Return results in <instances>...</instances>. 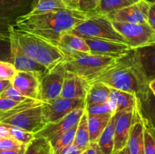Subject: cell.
Listing matches in <instances>:
<instances>
[{
	"label": "cell",
	"mask_w": 155,
	"mask_h": 154,
	"mask_svg": "<svg viewBox=\"0 0 155 154\" xmlns=\"http://www.w3.org/2000/svg\"><path fill=\"white\" fill-rule=\"evenodd\" d=\"M91 14L92 11L72 9H63L40 14L27 13L16 18L15 27L58 46L63 35L70 33L76 26L87 20Z\"/></svg>",
	"instance_id": "obj_1"
},
{
	"label": "cell",
	"mask_w": 155,
	"mask_h": 154,
	"mask_svg": "<svg viewBox=\"0 0 155 154\" xmlns=\"http://www.w3.org/2000/svg\"><path fill=\"white\" fill-rule=\"evenodd\" d=\"M100 82L111 88L130 92L137 98L149 89V81L137 50H132L97 74L89 83Z\"/></svg>",
	"instance_id": "obj_2"
},
{
	"label": "cell",
	"mask_w": 155,
	"mask_h": 154,
	"mask_svg": "<svg viewBox=\"0 0 155 154\" xmlns=\"http://www.w3.org/2000/svg\"><path fill=\"white\" fill-rule=\"evenodd\" d=\"M12 28L24 54L48 71L64 61V55L57 45L15 26H12Z\"/></svg>",
	"instance_id": "obj_3"
},
{
	"label": "cell",
	"mask_w": 155,
	"mask_h": 154,
	"mask_svg": "<svg viewBox=\"0 0 155 154\" xmlns=\"http://www.w3.org/2000/svg\"><path fill=\"white\" fill-rule=\"evenodd\" d=\"M117 59L86 53H76L65 56L62 64L66 72L82 77L89 82Z\"/></svg>",
	"instance_id": "obj_4"
},
{
	"label": "cell",
	"mask_w": 155,
	"mask_h": 154,
	"mask_svg": "<svg viewBox=\"0 0 155 154\" xmlns=\"http://www.w3.org/2000/svg\"><path fill=\"white\" fill-rule=\"evenodd\" d=\"M71 33L83 39H99L126 42L124 38L117 31L107 15L92 11L86 21L76 26Z\"/></svg>",
	"instance_id": "obj_5"
},
{
	"label": "cell",
	"mask_w": 155,
	"mask_h": 154,
	"mask_svg": "<svg viewBox=\"0 0 155 154\" xmlns=\"http://www.w3.org/2000/svg\"><path fill=\"white\" fill-rule=\"evenodd\" d=\"M117 31L124 38L133 50L155 44V31L148 24L114 22Z\"/></svg>",
	"instance_id": "obj_6"
},
{
	"label": "cell",
	"mask_w": 155,
	"mask_h": 154,
	"mask_svg": "<svg viewBox=\"0 0 155 154\" xmlns=\"http://www.w3.org/2000/svg\"><path fill=\"white\" fill-rule=\"evenodd\" d=\"M66 73L61 63L42 75L39 86V101L48 103L60 98Z\"/></svg>",
	"instance_id": "obj_7"
},
{
	"label": "cell",
	"mask_w": 155,
	"mask_h": 154,
	"mask_svg": "<svg viewBox=\"0 0 155 154\" xmlns=\"http://www.w3.org/2000/svg\"><path fill=\"white\" fill-rule=\"evenodd\" d=\"M7 125L18 127L36 134L47 125L42 113V105L27 109L0 121Z\"/></svg>",
	"instance_id": "obj_8"
},
{
	"label": "cell",
	"mask_w": 155,
	"mask_h": 154,
	"mask_svg": "<svg viewBox=\"0 0 155 154\" xmlns=\"http://www.w3.org/2000/svg\"><path fill=\"white\" fill-rule=\"evenodd\" d=\"M86 107L85 100L67 99L60 97L42 105V113L46 124L55 122L78 108Z\"/></svg>",
	"instance_id": "obj_9"
},
{
	"label": "cell",
	"mask_w": 155,
	"mask_h": 154,
	"mask_svg": "<svg viewBox=\"0 0 155 154\" xmlns=\"http://www.w3.org/2000/svg\"><path fill=\"white\" fill-rule=\"evenodd\" d=\"M8 38L10 43L11 59L12 63L15 65L18 70L36 72L42 75L48 72V70L45 66L34 61L24 54L18 43V38L12 30V26L8 28Z\"/></svg>",
	"instance_id": "obj_10"
},
{
	"label": "cell",
	"mask_w": 155,
	"mask_h": 154,
	"mask_svg": "<svg viewBox=\"0 0 155 154\" xmlns=\"http://www.w3.org/2000/svg\"><path fill=\"white\" fill-rule=\"evenodd\" d=\"M150 5V2L147 0H141L125 8L108 14L107 17L114 22L148 24Z\"/></svg>",
	"instance_id": "obj_11"
},
{
	"label": "cell",
	"mask_w": 155,
	"mask_h": 154,
	"mask_svg": "<svg viewBox=\"0 0 155 154\" xmlns=\"http://www.w3.org/2000/svg\"><path fill=\"white\" fill-rule=\"evenodd\" d=\"M136 109L126 110L114 113V152H118L127 146L130 130L133 125Z\"/></svg>",
	"instance_id": "obj_12"
},
{
	"label": "cell",
	"mask_w": 155,
	"mask_h": 154,
	"mask_svg": "<svg viewBox=\"0 0 155 154\" xmlns=\"http://www.w3.org/2000/svg\"><path fill=\"white\" fill-rule=\"evenodd\" d=\"M93 55L120 58L131 51L132 48L127 42L99 39H85Z\"/></svg>",
	"instance_id": "obj_13"
},
{
	"label": "cell",
	"mask_w": 155,
	"mask_h": 154,
	"mask_svg": "<svg viewBox=\"0 0 155 154\" xmlns=\"http://www.w3.org/2000/svg\"><path fill=\"white\" fill-rule=\"evenodd\" d=\"M86 107L78 108L70 113L63 119L55 122L47 124L43 129L36 133V137H43L47 139L48 141L55 138L61 134L65 132L74 125H77L84 113Z\"/></svg>",
	"instance_id": "obj_14"
},
{
	"label": "cell",
	"mask_w": 155,
	"mask_h": 154,
	"mask_svg": "<svg viewBox=\"0 0 155 154\" xmlns=\"http://www.w3.org/2000/svg\"><path fill=\"white\" fill-rule=\"evenodd\" d=\"M42 75L36 72L18 70L12 80V85L24 96L39 100V86Z\"/></svg>",
	"instance_id": "obj_15"
},
{
	"label": "cell",
	"mask_w": 155,
	"mask_h": 154,
	"mask_svg": "<svg viewBox=\"0 0 155 154\" xmlns=\"http://www.w3.org/2000/svg\"><path fill=\"white\" fill-rule=\"evenodd\" d=\"M89 83L82 77L67 72L61 97L67 99H86Z\"/></svg>",
	"instance_id": "obj_16"
},
{
	"label": "cell",
	"mask_w": 155,
	"mask_h": 154,
	"mask_svg": "<svg viewBox=\"0 0 155 154\" xmlns=\"http://www.w3.org/2000/svg\"><path fill=\"white\" fill-rule=\"evenodd\" d=\"M145 123H144L139 108L135 113L134 120L130 130L127 147L130 154H145Z\"/></svg>",
	"instance_id": "obj_17"
},
{
	"label": "cell",
	"mask_w": 155,
	"mask_h": 154,
	"mask_svg": "<svg viewBox=\"0 0 155 154\" xmlns=\"http://www.w3.org/2000/svg\"><path fill=\"white\" fill-rule=\"evenodd\" d=\"M58 47L64 57L76 53L90 54V48L86 39L71 33H68L61 36Z\"/></svg>",
	"instance_id": "obj_18"
},
{
	"label": "cell",
	"mask_w": 155,
	"mask_h": 154,
	"mask_svg": "<svg viewBox=\"0 0 155 154\" xmlns=\"http://www.w3.org/2000/svg\"><path fill=\"white\" fill-rule=\"evenodd\" d=\"M138 108L145 126L155 133V96L150 88L138 98Z\"/></svg>",
	"instance_id": "obj_19"
},
{
	"label": "cell",
	"mask_w": 155,
	"mask_h": 154,
	"mask_svg": "<svg viewBox=\"0 0 155 154\" xmlns=\"http://www.w3.org/2000/svg\"><path fill=\"white\" fill-rule=\"evenodd\" d=\"M111 88L100 82L89 83L86 99V107L110 102Z\"/></svg>",
	"instance_id": "obj_20"
},
{
	"label": "cell",
	"mask_w": 155,
	"mask_h": 154,
	"mask_svg": "<svg viewBox=\"0 0 155 154\" xmlns=\"http://www.w3.org/2000/svg\"><path fill=\"white\" fill-rule=\"evenodd\" d=\"M114 114H88V125H89L90 143L98 142L100 136L107 126Z\"/></svg>",
	"instance_id": "obj_21"
},
{
	"label": "cell",
	"mask_w": 155,
	"mask_h": 154,
	"mask_svg": "<svg viewBox=\"0 0 155 154\" xmlns=\"http://www.w3.org/2000/svg\"><path fill=\"white\" fill-rule=\"evenodd\" d=\"M110 101L115 107V113L137 108L138 98L133 94L111 88Z\"/></svg>",
	"instance_id": "obj_22"
},
{
	"label": "cell",
	"mask_w": 155,
	"mask_h": 154,
	"mask_svg": "<svg viewBox=\"0 0 155 154\" xmlns=\"http://www.w3.org/2000/svg\"><path fill=\"white\" fill-rule=\"evenodd\" d=\"M148 81L155 78V44L136 49Z\"/></svg>",
	"instance_id": "obj_23"
},
{
	"label": "cell",
	"mask_w": 155,
	"mask_h": 154,
	"mask_svg": "<svg viewBox=\"0 0 155 154\" xmlns=\"http://www.w3.org/2000/svg\"><path fill=\"white\" fill-rule=\"evenodd\" d=\"M90 143L89 125H88V113L86 110H85L84 113L82 116L77 125L74 144L85 151L89 147Z\"/></svg>",
	"instance_id": "obj_24"
},
{
	"label": "cell",
	"mask_w": 155,
	"mask_h": 154,
	"mask_svg": "<svg viewBox=\"0 0 155 154\" xmlns=\"http://www.w3.org/2000/svg\"><path fill=\"white\" fill-rule=\"evenodd\" d=\"M77 125L78 124L50 140L52 154H60L64 149L74 143Z\"/></svg>",
	"instance_id": "obj_25"
},
{
	"label": "cell",
	"mask_w": 155,
	"mask_h": 154,
	"mask_svg": "<svg viewBox=\"0 0 155 154\" xmlns=\"http://www.w3.org/2000/svg\"><path fill=\"white\" fill-rule=\"evenodd\" d=\"M114 122L115 116H113L107 126L102 132L98 140V144L104 154H113L114 148Z\"/></svg>",
	"instance_id": "obj_26"
},
{
	"label": "cell",
	"mask_w": 155,
	"mask_h": 154,
	"mask_svg": "<svg viewBox=\"0 0 155 154\" xmlns=\"http://www.w3.org/2000/svg\"><path fill=\"white\" fill-rule=\"evenodd\" d=\"M141 0H100L99 5L94 12L107 15L112 12L125 8Z\"/></svg>",
	"instance_id": "obj_27"
},
{
	"label": "cell",
	"mask_w": 155,
	"mask_h": 154,
	"mask_svg": "<svg viewBox=\"0 0 155 154\" xmlns=\"http://www.w3.org/2000/svg\"><path fill=\"white\" fill-rule=\"evenodd\" d=\"M63 9L68 8L60 0H37L36 5L28 13L30 14H40Z\"/></svg>",
	"instance_id": "obj_28"
},
{
	"label": "cell",
	"mask_w": 155,
	"mask_h": 154,
	"mask_svg": "<svg viewBox=\"0 0 155 154\" xmlns=\"http://www.w3.org/2000/svg\"><path fill=\"white\" fill-rule=\"evenodd\" d=\"M25 154H52L50 142L43 137H36L27 145Z\"/></svg>",
	"instance_id": "obj_29"
},
{
	"label": "cell",
	"mask_w": 155,
	"mask_h": 154,
	"mask_svg": "<svg viewBox=\"0 0 155 154\" xmlns=\"http://www.w3.org/2000/svg\"><path fill=\"white\" fill-rule=\"evenodd\" d=\"M5 125L8 128L12 137L21 143H24V144L28 145L36 138L35 133L30 132L27 130H24L23 128H18L16 126H13V125H7V124H5Z\"/></svg>",
	"instance_id": "obj_30"
},
{
	"label": "cell",
	"mask_w": 155,
	"mask_h": 154,
	"mask_svg": "<svg viewBox=\"0 0 155 154\" xmlns=\"http://www.w3.org/2000/svg\"><path fill=\"white\" fill-rule=\"evenodd\" d=\"M86 110L88 114H106V113H115V107L113 103L110 102L102 104H95V105L86 107Z\"/></svg>",
	"instance_id": "obj_31"
},
{
	"label": "cell",
	"mask_w": 155,
	"mask_h": 154,
	"mask_svg": "<svg viewBox=\"0 0 155 154\" xmlns=\"http://www.w3.org/2000/svg\"><path fill=\"white\" fill-rule=\"evenodd\" d=\"M17 72L18 69L13 63L0 60V79L12 81Z\"/></svg>",
	"instance_id": "obj_32"
},
{
	"label": "cell",
	"mask_w": 155,
	"mask_h": 154,
	"mask_svg": "<svg viewBox=\"0 0 155 154\" xmlns=\"http://www.w3.org/2000/svg\"><path fill=\"white\" fill-rule=\"evenodd\" d=\"M145 154H155V133L145 125Z\"/></svg>",
	"instance_id": "obj_33"
},
{
	"label": "cell",
	"mask_w": 155,
	"mask_h": 154,
	"mask_svg": "<svg viewBox=\"0 0 155 154\" xmlns=\"http://www.w3.org/2000/svg\"><path fill=\"white\" fill-rule=\"evenodd\" d=\"M0 96L4 97V98H7L8 99L13 100V101H18V102H22V101H25L27 100L30 99V98H27V97L24 96L22 94L20 91H18L12 85H11L5 91L0 95Z\"/></svg>",
	"instance_id": "obj_34"
},
{
	"label": "cell",
	"mask_w": 155,
	"mask_h": 154,
	"mask_svg": "<svg viewBox=\"0 0 155 154\" xmlns=\"http://www.w3.org/2000/svg\"><path fill=\"white\" fill-rule=\"evenodd\" d=\"M27 144L21 143L14 138H0V150H11L21 149Z\"/></svg>",
	"instance_id": "obj_35"
},
{
	"label": "cell",
	"mask_w": 155,
	"mask_h": 154,
	"mask_svg": "<svg viewBox=\"0 0 155 154\" xmlns=\"http://www.w3.org/2000/svg\"><path fill=\"white\" fill-rule=\"evenodd\" d=\"M21 102H18V101H15L7 98L0 96V112L8 111V110L16 107Z\"/></svg>",
	"instance_id": "obj_36"
},
{
	"label": "cell",
	"mask_w": 155,
	"mask_h": 154,
	"mask_svg": "<svg viewBox=\"0 0 155 154\" xmlns=\"http://www.w3.org/2000/svg\"><path fill=\"white\" fill-rule=\"evenodd\" d=\"M100 0H81V10L85 11H95L98 6Z\"/></svg>",
	"instance_id": "obj_37"
},
{
	"label": "cell",
	"mask_w": 155,
	"mask_h": 154,
	"mask_svg": "<svg viewBox=\"0 0 155 154\" xmlns=\"http://www.w3.org/2000/svg\"><path fill=\"white\" fill-rule=\"evenodd\" d=\"M68 9L81 10V0H60Z\"/></svg>",
	"instance_id": "obj_38"
},
{
	"label": "cell",
	"mask_w": 155,
	"mask_h": 154,
	"mask_svg": "<svg viewBox=\"0 0 155 154\" xmlns=\"http://www.w3.org/2000/svg\"><path fill=\"white\" fill-rule=\"evenodd\" d=\"M148 24L155 31V2H151L149 11H148Z\"/></svg>",
	"instance_id": "obj_39"
},
{
	"label": "cell",
	"mask_w": 155,
	"mask_h": 154,
	"mask_svg": "<svg viewBox=\"0 0 155 154\" xmlns=\"http://www.w3.org/2000/svg\"><path fill=\"white\" fill-rule=\"evenodd\" d=\"M83 154H104L98 146L97 142L91 143L89 147L83 152Z\"/></svg>",
	"instance_id": "obj_40"
},
{
	"label": "cell",
	"mask_w": 155,
	"mask_h": 154,
	"mask_svg": "<svg viewBox=\"0 0 155 154\" xmlns=\"http://www.w3.org/2000/svg\"><path fill=\"white\" fill-rule=\"evenodd\" d=\"M0 137H4V138H13L12 137L9 131L8 128L6 127L5 124L0 122Z\"/></svg>",
	"instance_id": "obj_41"
},
{
	"label": "cell",
	"mask_w": 155,
	"mask_h": 154,
	"mask_svg": "<svg viewBox=\"0 0 155 154\" xmlns=\"http://www.w3.org/2000/svg\"><path fill=\"white\" fill-rule=\"evenodd\" d=\"M27 145L23 146L21 149H11V150H0V154H25Z\"/></svg>",
	"instance_id": "obj_42"
},
{
	"label": "cell",
	"mask_w": 155,
	"mask_h": 154,
	"mask_svg": "<svg viewBox=\"0 0 155 154\" xmlns=\"http://www.w3.org/2000/svg\"><path fill=\"white\" fill-rule=\"evenodd\" d=\"M12 85V81L10 80H1L0 79V95Z\"/></svg>",
	"instance_id": "obj_43"
},
{
	"label": "cell",
	"mask_w": 155,
	"mask_h": 154,
	"mask_svg": "<svg viewBox=\"0 0 155 154\" xmlns=\"http://www.w3.org/2000/svg\"><path fill=\"white\" fill-rule=\"evenodd\" d=\"M148 86H149V88L151 89V91H152V93L154 94L155 96V78L151 79V81L149 82Z\"/></svg>",
	"instance_id": "obj_44"
},
{
	"label": "cell",
	"mask_w": 155,
	"mask_h": 154,
	"mask_svg": "<svg viewBox=\"0 0 155 154\" xmlns=\"http://www.w3.org/2000/svg\"><path fill=\"white\" fill-rule=\"evenodd\" d=\"M113 154H130V150H129L128 147H127V146L126 147H124V149H121V150L118 151V152H113Z\"/></svg>",
	"instance_id": "obj_45"
},
{
	"label": "cell",
	"mask_w": 155,
	"mask_h": 154,
	"mask_svg": "<svg viewBox=\"0 0 155 154\" xmlns=\"http://www.w3.org/2000/svg\"><path fill=\"white\" fill-rule=\"evenodd\" d=\"M147 1L150 2H155V0H147Z\"/></svg>",
	"instance_id": "obj_46"
},
{
	"label": "cell",
	"mask_w": 155,
	"mask_h": 154,
	"mask_svg": "<svg viewBox=\"0 0 155 154\" xmlns=\"http://www.w3.org/2000/svg\"><path fill=\"white\" fill-rule=\"evenodd\" d=\"M0 138H1V137H0Z\"/></svg>",
	"instance_id": "obj_47"
}]
</instances>
